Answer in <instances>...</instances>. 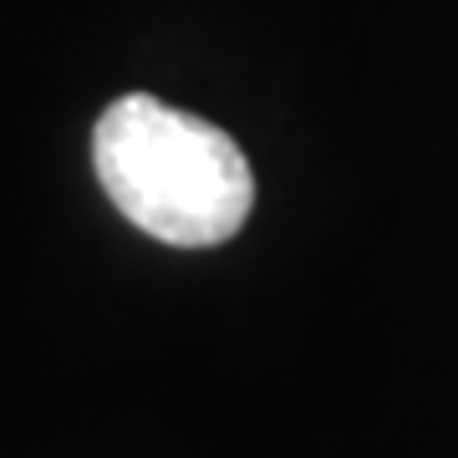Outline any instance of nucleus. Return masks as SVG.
Wrapping results in <instances>:
<instances>
[{"instance_id": "f257e3e1", "label": "nucleus", "mask_w": 458, "mask_h": 458, "mask_svg": "<svg viewBox=\"0 0 458 458\" xmlns=\"http://www.w3.org/2000/svg\"><path fill=\"white\" fill-rule=\"evenodd\" d=\"M92 164L117 214L179 250L225 245L255 204V174L240 143L148 92L117 98L98 117Z\"/></svg>"}]
</instances>
